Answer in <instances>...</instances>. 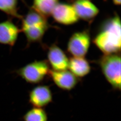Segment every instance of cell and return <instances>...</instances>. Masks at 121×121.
Here are the masks:
<instances>
[{"label": "cell", "mask_w": 121, "mask_h": 121, "mask_svg": "<svg viewBox=\"0 0 121 121\" xmlns=\"http://www.w3.org/2000/svg\"><path fill=\"white\" fill-rule=\"evenodd\" d=\"M48 75L56 86L64 91H71L78 84V78L67 70L55 71L50 69Z\"/></svg>", "instance_id": "cell-6"}, {"label": "cell", "mask_w": 121, "mask_h": 121, "mask_svg": "<svg viewBox=\"0 0 121 121\" xmlns=\"http://www.w3.org/2000/svg\"><path fill=\"white\" fill-rule=\"evenodd\" d=\"M113 3L116 5H120L121 4V0H112Z\"/></svg>", "instance_id": "cell-17"}, {"label": "cell", "mask_w": 121, "mask_h": 121, "mask_svg": "<svg viewBox=\"0 0 121 121\" xmlns=\"http://www.w3.org/2000/svg\"><path fill=\"white\" fill-rule=\"evenodd\" d=\"M90 40L89 34L85 31L75 33L68 43V51L73 57H84L90 47Z\"/></svg>", "instance_id": "cell-4"}, {"label": "cell", "mask_w": 121, "mask_h": 121, "mask_svg": "<svg viewBox=\"0 0 121 121\" xmlns=\"http://www.w3.org/2000/svg\"><path fill=\"white\" fill-rule=\"evenodd\" d=\"M68 69L77 78H81L90 73L91 67L84 57H73L69 60Z\"/></svg>", "instance_id": "cell-11"}, {"label": "cell", "mask_w": 121, "mask_h": 121, "mask_svg": "<svg viewBox=\"0 0 121 121\" xmlns=\"http://www.w3.org/2000/svg\"><path fill=\"white\" fill-rule=\"evenodd\" d=\"M34 26L48 27L46 17L34 9L29 11L22 21V29Z\"/></svg>", "instance_id": "cell-12"}, {"label": "cell", "mask_w": 121, "mask_h": 121, "mask_svg": "<svg viewBox=\"0 0 121 121\" xmlns=\"http://www.w3.org/2000/svg\"><path fill=\"white\" fill-rule=\"evenodd\" d=\"M58 0H33V9L46 17L51 15L53 9L58 3Z\"/></svg>", "instance_id": "cell-13"}, {"label": "cell", "mask_w": 121, "mask_h": 121, "mask_svg": "<svg viewBox=\"0 0 121 121\" xmlns=\"http://www.w3.org/2000/svg\"><path fill=\"white\" fill-rule=\"evenodd\" d=\"M94 43L104 55L117 54L121 50V25L118 15L104 22Z\"/></svg>", "instance_id": "cell-1"}, {"label": "cell", "mask_w": 121, "mask_h": 121, "mask_svg": "<svg viewBox=\"0 0 121 121\" xmlns=\"http://www.w3.org/2000/svg\"><path fill=\"white\" fill-rule=\"evenodd\" d=\"M49 64L45 60H35L21 68L15 72L26 82L35 84L42 82L48 75Z\"/></svg>", "instance_id": "cell-3"}, {"label": "cell", "mask_w": 121, "mask_h": 121, "mask_svg": "<svg viewBox=\"0 0 121 121\" xmlns=\"http://www.w3.org/2000/svg\"><path fill=\"white\" fill-rule=\"evenodd\" d=\"M78 18L90 20L98 14L99 10L89 0H77L72 5Z\"/></svg>", "instance_id": "cell-10"}, {"label": "cell", "mask_w": 121, "mask_h": 121, "mask_svg": "<svg viewBox=\"0 0 121 121\" xmlns=\"http://www.w3.org/2000/svg\"><path fill=\"white\" fill-rule=\"evenodd\" d=\"M52 93L47 85H38L33 88L29 93V102L35 108H43L51 103Z\"/></svg>", "instance_id": "cell-5"}, {"label": "cell", "mask_w": 121, "mask_h": 121, "mask_svg": "<svg viewBox=\"0 0 121 121\" xmlns=\"http://www.w3.org/2000/svg\"><path fill=\"white\" fill-rule=\"evenodd\" d=\"M51 15L56 22L64 25L72 24L78 17L72 5L58 3L53 9Z\"/></svg>", "instance_id": "cell-7"}, {"label": "cell", "mask_w": 121, "mask_h": 121, "mask_svg": "<svg viewBox=\"0 0 121 121\" xmlns=\"http://www.w3.org/2000/svg\"><path fill=\"white\" fill-rule=\"evenodd\" d=\"M21 30L11 20L0 22V44L13 47Z\"/></svg>", "instance_id": "cell-8"}, {"label": "cell", "mask_w": 121, "mask_h": 121, "mask_svg": "<svg viewBox=\"0 0 121 121\" xmlns=\"http://www.w3.org/2000/svg\"><path fill=\"white\" fill-rule=\"evenodd\" d=\"M23 121H48L47 113L43 108H33L23 116Z\"/></svg>", "instance_id": "cell-16"}, {"label": "cell", "mask_w": 121, "mask_h": 121, "mask_svg": "<svg viewBox=\"0 0 121 121\" xmlns=\"http://www.w3.org/2000/svg\"><path fill=\"white\" fill-rule=\"evenodd\" d=\"M18 0H0V11L11 17H21L18 12Z\"/></svg>", "instance_id": "cell-15"}, {"label": "cell", "mask_w": 121, "mask_h": 121, "mask_svg": "<svg viewBox=\"0 0 121 121\" xmlns=\"http://www.w3.org/2000/svg\"><path fill=\"white\" fill-rule=\"evenodd\" d=\"M99 65L107 82L116 90H121V56L118 54L104 55Z\"/></svg>", "instance_id": "cell-2"}, {"label": "cell", "mask_w": 121, "mask_h": 121, "mask_svg": "<svg viewBox=\"0 0 121 121\" xmlns=\"http://www.w3.org/2000/svg\"><path fill=\"white\" fill-rule=\"evenodd\" d=\"M48 61L52 70L55 71L68 69L69 59L63 50L56 45H52L48 51Z\"/></svg>", "instance_id": "cell-9"}, {"label": "cell", "mask_w": 121, "mask_h": 121, "mask_svg": "<svg viewBox=\"0 0 121 121\" xmlns=\"http://www.w3.org/2000/svg\"><path fill=\"white\" fill-rule=\"evenodd\" d=\"M48 27L34 26L21 29L28 42H35L40 40L44 34Z\"/></svg>", "instance_id": "cell-14"}]
</instances>
